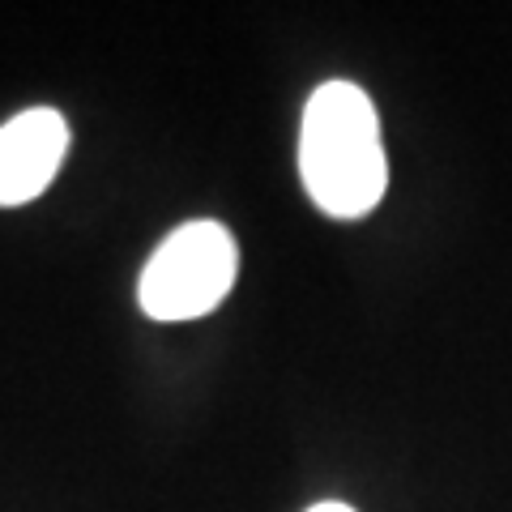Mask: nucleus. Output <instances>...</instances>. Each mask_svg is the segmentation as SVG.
Listing matches in <instances>:
<instances>
[{
	"instance_id": "nucleus-1",
	"label": "nucleus",
	"mask_w": 512,
	"mask_h": 512,
	"mask_svg": "<svg viewBox=\"0 0 512 512\" xmlns=\"http://www.w3.org/2000/svg\"><path fill=\"white\" fill-rule=\"evenodd\" d=\"M299 175L320 214L355 222L372 214L389 188L376 103L355 82L312 90L299 120Z\"/></svg>"
},
{
	"instance_id": "nucleus-2",
	"label": "nucleus",
	"mask_w": 512,
	"mask_h": 512,
	"mask_svg": "<svg viewBox=\"0 0 512 512\" xmlns=\"http://www.w3.org/2000/svg\"><path fill=\"white\" fill-rule=\"evenodd\" d=\"M235 278V235L214 218H192L150 252L137 282V303L150 320H163V325L201 320L231 295Z\"/></svg>"
},
{
	"instance_id": "nucleus-3",
	"label": "nucleus",
	"mask_w": 512,
	"mask_h": 512,
	"mask_svg": "<svg viewBox=\"0 0 512 512\" xmlns=\"http://www.w3.org/2000/svg\"><path fill=\"white\" fill-rule=\"evenodd\" d=\"M69 154V124L52 107L18 111L0 124V205H26L43 197Z\"/></svg>"
},
{
	"instance_id": "nucleus-4",
	"label": "nucleus",
	"mask_w": 512,
	"mask_h": 512,
	"mask_svg": "<svg viewBox=\"0 0 512 512\" xmlns=\"http://www.w3.org/2000/svg\"><path fill=\"white\" fill-rule=\"evenodd\" d=\"M308 512H355L350 504H338V500H325V504H316V508H308Z\"/></svg>"
}]
</instances>
